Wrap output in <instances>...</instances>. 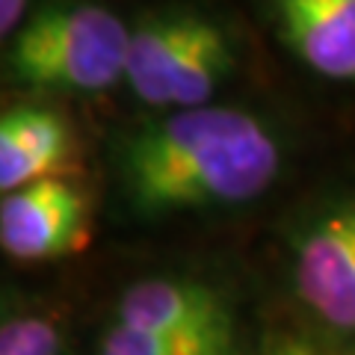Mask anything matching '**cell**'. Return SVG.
<instances>
[{
    "label": "cell",
    "mask_w": 355,
    "mask_h": 355,
    "mask_svg": "<svg viewBox=\"0 0 355 355\" xmlns=\"http://www.w3.org/2000/svg\"><path fill=\"white\" fill-rule=\"evenodd\" d=\"M113 160L128 207L160 219L254 202L282 172V146L258 116L207 104L130 128Z\"/></svg>",
    "instance_id": "obj_1"
},
{
    "label": "cell",
    "mask_w": 355,
    "mask_h": 355,
    "mask_svg": "<svg viewBox=\"0 0 355 355\" xmlns=\"http://www.w3.org/2000/svg\"><path fill=\"white\" fill-rule=\"evenodd\" d=\"M130 30L98 3H53L27 18L6 74L30 92H104L125 80Z\"/></svg>",
    "instance_id": "obj_2"
},
{
    "label": "cell",
    "mask_w": 355,
    "mask_h": 355,
    "mask_svg": "<svg viewBox=\"0 0 355 355\" xmlns=\"http://www.w3.org/2000/svg\"><path fill=\"white\" fill-rule=\"evenodd\" d=\"M237 65L234 36L196 9H169L130 27L125 83L157 110L207 107Z\"/></svg>",
    "instance_id": "obj_3"
},
{
    "label": "cell",
    "mask_w": 355,
    "mask_h": 355,
    "mask_svg": "<svg viewBox=\"0 0 355 355\" xmlns=\"http://www.w3.org/2000/svg\"><path fill=\"white\" fill-rule=\"evenodd\" d=\"M293 287L326 329L355 335V196L331 202L296 234Z\"/></svg>",
    "instance_id": "obj_4"
},
{
    "label": "cell",
    "mask_w": 355,
    "mask_h": 355,
    "mask_svg": "<svg viewBox=\"0 0 355 355\" xmlns=\"http://www.w3.org/2000/svg\"><path fill=\"white\" fill-rule=\"evenodd\" d=\"M86 202L62 178H42L0 205V246L15 261H51L80 246Z\"/></svg>",
    "instance_id": "obj_5"
},
{
    "label": "cell",
    "mask_w": 355,
    "mask_h": 355,
    "mask_svg": "<svg viewBox=\"0 0 355 355\" xmlns=\"http://www.w3.org/2000/svg\"><path fill=\"white\" fill-rule=\"evenodd\" d=\"M113 323L151 335L234 331L228 302L216 287L193 279H142L119 296Z\"/></svg>",
    "instance_id": "obj_6"
},
{
    "label": "cell",
    "mask_w": 355,
    "mask_h": 355,
    "mask_svg": "<svg viewBox=\"0 0 355 355\" xmlns=\"http://www.w3.org/2000/svg\"><path fill=\"white\" fill-rule=\"evenodd\" d=\"M282 42L311 71L355 80V0H266Z\"/></svg>",
    "instance_id": "obj_7"
},
{
    "label": "cell",
    "mask_w": 355,
    "mask_h": 355,
    "mask_svg": "<svg viewBox=\"0 0 355 355\" xmlns=\"http://www.w3.org/2000/svg\"><path fill=\"white\" fill-rule=\"evenodd\" d=\"M69 157V128L51 110L18 107L0 119V190L15 193L51 172Z\"/></svg>",
    "instance_id": "obj_8"
},
{
    "label": "cell",
    "mask_w": 355,
    "mask_h": 355,
    "mask_svg": "<svg viewBox=\"0 0 355 355\" xmlns=\"http://www.w3.org/2000/svg\"><path fill=\"white\" fill-rule=\"evenodd\" d=\"M95 355H234V331L216 335H151L110 326Z\"/></svg>",
    "instance_id": "obj_9"
},
{
    "label": "cell",
    "mask_w": 355,
    "mask_h": 355,
    "mask_svg": "<svg viewBox=\"0 0 355 355\" xmlns=\"http://www.w3.org/2000/svg\"><path fill=\"white\" fill-rule=\"evenodd\" d=\"M0 355H62V331L51 314L15 311L0 326Z\"/></svg>",
    "instance_id": "obj_10"
},
{
    "label": "cell",
    "mask_w": 355,
    "mask_h": 355,
    "mask_svg": "<svg viewBox=\"0 0 355 355\" xmlns=\"http://www.w3.org/2000/svg\"><path fill=\"white\" fill-rule=\"evenodd\" d=\"M24 24H27V0H0V33H3V39L15 36Z\"/></svg>",
    "instance_id": "obj_11"
},
{
    "label": "cell",
    "mask_w": 355,
    "mask_h": 355,
    "mask_svg": "<svg viewBox=\"0 0 355 355\" xmlns=\"http://www.w3.org/2000/svg\"><path fill=\"white\" fill-rule=\"evenodd\" d=\"M261 355H320V352L311 347V343L299 340V338H282V340L270 343Z\"/></svg>",
    "instance_id": "obj_12"
}]
</instances>
